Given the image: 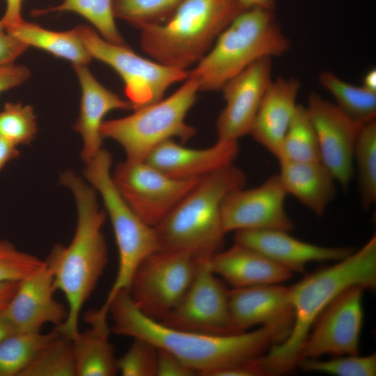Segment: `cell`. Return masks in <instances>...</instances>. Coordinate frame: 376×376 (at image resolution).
Wrapping results in <instances>:
<instances>
[{"label":"cell","mask_w":376,"mask_h":376,"mask_svg":"<svg viewBox=\"0 0 376 376\" xmlns=\"http://www.w3.org/2000/svg\"><path fill=\"white\" fill-rule=\"evenodd\" d=\"M108 313L114 334L146 340L178 357L203 376H211L229 366L258 357L283 341L277 331L267 326L228 335L173 329L144 315L127 290L115 295L109 303Z\"/></svg>","instance_id":"1"},{"label":"cell","mask_w":376,"mask_h":376,"mask_svg":"<svg viewBox=\"0 0 376 376\" xmlns=\"http://www.w3.org/2000/svg\"><path fill=\"white\" fill-rule=\"evenodd\" d=\"M60 182L74 196L77 210V226L70 243L68 246L54 245L45 261L56 290L64 295L68 304V317L55 329L72 339L79 331L81 309L108 263L102 231L107 213L98 205L95 189L74 171L62 173Z\"/></svg>","instance_id":"2"},{"label":"cell","mask_w":376,"mask_h":376,"mask_svg":"<svg viewBox=\"0 0 376 376\" xmlns=\"http://www.w3.org/2000/svg\"><path fill=\"white\" fill-rule=\"evenodd\" d=\"M354 285L364 290L376 287L375 235L357 251L290 286L295 315L291 331L256 359L266 375L285 373L298 366L301 346L317 318L340 293Z\"/></svg>","instance_id":"3"},{"label":"cell","mask_w":376,"mask_h":376,"mask_svg":"<svg viewBox=\"0 0 376 376\" xmlns=\"http://www.w3.org/2000/svg\"><path fill=\"white\" fill-rule=\"evenodd\" d=\"M246 177L231 164L199 180L154 228L158 250L187 253L198 260L219 251L226 233L221 207L230 191L245 187Z\"/></svg>","instance_id":"4"},{"label":"cell","mask_w":376,"mask_h":376,"mask_svg":"<svg viewBox=\"0 0 376 376\" xmlns=\"http://www.w3.org/2000/svg\"><path fill=\"white\" fill-rule=\"evenodd\" d=\"M245 9L239 0H184L164 22L139 29L141 48L159 63L189 70Z\"/></svg>","instance_id":"5"},{"label":"cell","mask_w":376,"mask_h":376,"mask_svg":"<svg viewBox=\"0 0 376 376\" xmlns=\"http://www.w3.org/2000/svg\"><path fill=\"white\" fill-rule=\"evenodd\" d=\"M290 48L274 10L246 8L223 31L189 76L198 80L200 91L221 90L256 61L283 56Z\"/></svg>","instance_id":"6"},{"label":"cell","mask_w":376,"mask_h":376,"mask_svg":"<svg viewBox=\"0 0 376 376\" xmlns=\"http://www.w3.org/2000/svg\"><path fill=\"white\" fill-rule=\"evenodd\" d=\"M199 91L198 80L189 76L170 96L135 109L127 116L104 120L102 137L119 143L126 159L131 161H144L155 147L173 137L187 142L196 133L185 118Z\"/></svg>","instance_id":"7"},{"label":"cell","mask_w":376,"mask_h":376,"mask_svg":"<svg viewBox=\"0 0 376 376\" xmlns=\"http://www.w3.org/2000/svg\"><path fill=\"white\" fill-rule=\"evenodd\" d=\"M111 155L102 148L85 163L84 175L98 192L112 225L118 251V268L114 282L101 308L105 311L115 295L128 290L133 274L141 262L158 250L155 228L132 210L117 190L111 177Z\"/></svg>","instance_id":"8"},{"label":"cell","mask_w":376,"mask_h":376,"mask_svg":"<svg viewBox=\"0 0 376 376\" xmlns=\"http://www.w3.org/2000/svg\"><path fill=\"white\" fill-rule=\"evenodd\" d=\"M75 28L92 58L106 63L119 75L133 110L161 100L171 86L189 77V70L141 57L127 45L107 41L91 26L81 24Z\"/></svg>","instance_id":"9"},{"label":"cell","mask_w":376,"mask_h":376,"mask_svg":"<svg viewBox=\"0 0 376 376\" xmlns=\"http://www.w3.org/2000/svg\"><path fill=\"white\" fill-rule=\"evenodd\" d=\"M199 260L185 252L151 253L132 278L127 291L132 301L144 315L161 321L185 297Z\"/></svg>","instance_id":"10"},{"label":"cell","mask_w":376,"mask_h":376,"mask_svg":"<svg viewBox=\"0 0 376 376\" xmlns=\"http://www.w3.org/2000/svg\"><path fill=\"white\" fill-rule=\"evenodd\" d=\"M113 182L138 217L155 228L196 186L199 180H178L146 161H125L111 173Z\"/></svg>","instance_id":"11"},{"label":"cell","mask_w":376,"mask_h":376,"mask_svg":"<svg viewBox=\"0 0 376 376\" xmlns=\"http://www.w3.org/2000/svg\"><path fill=\"white\" fill-rule=\"evenodd\" d=\"M209 259L199 260L185 297L160 322L173 329L206 334H238L230 313L229 290L210 269Z\"/></svg>","instance_id":"12"},{"label":"cell","mask_w":376,"mask_h":376,"mask_svg":"<svg viewBox=\"0 0 376 376\" xmlns=\"http://www.w3.org/2000/svg\"><path fill=\"white\" fill-rule=\"evenodd\" d=\"M363 290L360 286L350 287L323 310L301 346L299 362L304 359H315L324 354H359L363 317Z\"/></svg>","instance_id":"13"},{"label":"cell","mask_w":376,"mask_h":376,"mask_svg":"<svg viewBox=\"0 0 376 376\" xmlns=\"http://www.w3.org/2000/svg\"><path fill=\"white\" fill-rule=\"evenodd\" d=\"M287 196L279 174L270 176L256 187L230 191L221 207L224 232L259 229L291 231L294 223L285 208Z\"/></svg>","instance_id":"14"},{"label":"cell","mask_w":376,"mask_h":376,"mask_svg":"<svg viewBox=\"0 0 376 376\" xmlns=\"http://www.w3.org/2000/svg\"><path fill=\"white\" fill-rule=\"evenodd\" d=\"M305 107L316 133L321 162L347 190L354 173V150L363 125L315 92L309 94Z\"/></svg>","instance_id":"15"},{"label":"cell","mask_w":376,"mask_h":376,"mask_svg":"<svg viewBox=\"0 0 376 376\" xmlns=\"http://www.w3.org/2000/svg\"><path fill=\"white\" fill-rule=\"evenodd\" d=\"M272 58H261L229 79L221 88L226 102L216 129L217 140L238 141L249 134L270 84Z\"/></svg>","instance_id":"16"},{"label":"cell","mask_w":376,"mask_h":376,"mask_svg":"<svg viewBox=\"0 0 376 376\" xmlns=\"http://www.w3.org/2000/svg\"><path fill=\"white\" fill-rule=\"evenodd\" d=\"M228 304L237 333L262 324L277 331L284 340L291 331L295 315L290 286L271 284L233 288L228 292Z\"/></svg>","instance_id":"17"},{"label":"cell","mask_w":376,"mask_h":376,"mask_svg":"<svg viewBox=\"0 0 376 376\" xmlns=\"http://www.w3.org/2000/svg\"><path fill=\"white\" fill-rule=\"evenodd\" d=\"M56 290L52 274L45 265L19 281L1 312L17 332H38L47 324L58 327L65 321L68 308L54 298Z\"/></svg>","instance_id":"18"},{"label":"cell","mask_w":376,"mask_h":376,"mask_svg":"<svg viewBox=\"0 0 376 376\" xmlns=\"http://www.w3.org/2000/svg\"><path fill=\"white\" fill-rule=\"evenodd\" d=\"M238 153L237 141L217 140L209 148L195 149L169 139L155 147L144 161L171 178L193 180L233 164Z\"/></svg>","instance_id":"19"},{"label":"cell","mask_w":376,"mask_h":376,"mask_svg":"<svg viewBox=\"0 0 376 376\" xmlns=\"http://www.w3.org/2000/svg\"><path fill=\"white\" fill-rule=\"evenodd\" d=\"M289 232L276 229L242 230L235 232V243L252 248L291 272L302 273L311 262L340 260L353 249L318 246L297 240Z\"/></svg>","instance_id":"20"},{"label":"cell","mask_w":376,"mask_h":376,"mask_svg":"<svg viewBox=\"0 0 376 376\" xmlns=\"http://www.w3.org/2000/svg\"><path fill=\"white\" fill-rule=\"evenodd\" d=\"M81 86L79 115L73 125L83 140L81 157L86 163L102 148L100 128L104 116L117 109L133 110L132 104L102 85L87 65H72Z\"/></svg>","instance_id":"21"},{"label":"cell","mask_w":376,"mask_h":376,"mask_svg":"<svg viewBox=\"0 0 376 376\" xmlns=\"http://www.w3.org/2000/svg\"><path fill=\"white\" fill-rule=\"evenodd\" d=\"M301 83L282 77L272 79L261 101L249 134L276 157L298 104Z\"/></svg>","instance_id":"22"},{"label":"cell","mask_w":376,"mask_h":376,"mask_svg":"<svg viewBox=\"0 0 376 376\" xmlns=\"http://www.w3.org/2000/svg\"><path fill=\"white\" fill-rule=\"evenodd\" d=\"M212 272L233 288L279 284L292 277V272L259 251L237 243L217 251L208 260Z\"/></svg>","instance_id":"23"},{"label":"cell","mask_w":376,"mask_h":376,"mask_svg":"<svg viewBox=\"0 0 376 376\" xmlns=\"http://www.w3.org/2000/svg\"><path fill=\"white\" fill-rule=\"evenodd\" d=\"M281 182L292 195L316 216L324 215L336 194V180L321 162L281 161Z\"/></svg>","instance_id":"24"},{"label":"cell","mask_w":376,"mask_h":376,"mask_svg":"<svg viewBox=\"0 0 376 376\" xmlns=\"http://www.w3.org/2000/svg\"><path fill=\"white\" fill-rule=\"evenodd\" d=\"M89 328L72 338L76 376H113L118 373V359L109 341L107 318L92 310L85 315Z\"/></svg>","instance_id":"25"},{"label":"cell","mask_w":376,"mask_h":376,"mask_svg":"<svg viewBox=\"0 0 376 376\" xmlns=\"http://www.w3.org/2000/svg\"><path fill=\"white\" fill-rule=\"evenodd\" d=\"M6 30L28 47L45 50L70 61L72 65H87L92 59L75 28L65 31H54L23 19Z\"/></svg>","instance_id":"26"},{"label":"cell","mask_w":376,"mask_h":376,"mask_svg":"<svg viewBox=\"0 0 376 376\" xmlns=\"http://www.w3.org/2000/svg\"><path fill=\"white\" fill-rule=\"evenodd\" d=\"M318 81L333 96L337 107L350 119L361 125L375 120L376 93L350 84L329 70L322 71Z\"/></svg>","instance_id":"27"},{"label":"cell","mask_w":376,"mask_h":376,"mask_svg":"<svg viewBox=\"0 0 376 376\" xmlns=\"http://www.w3.org/2000/svg\"><path fill=\"white\" fill-rule=\"evenodd\" d=\"M276 158L279 162H321L316 133L305 106L298 104Z\"/></svg>","instance_id":"28"},{"label":"cell","mask_w":376,"mask_h":376,"mask_svg":"<svg viewBox=\"0 0 376 376\" xmlns=\"http://www.w3.org/2000/svg\"><path fill=\"white\" fill-rule=\"evenodd\" d=\"M59 332H18L0 342V376H19L37 352Z\"/></svg>","instance_id":"29"},{"label":"cell","mask_w":376,"mask_h":376,"mask_svg":"<svg viewBox=\"0 0 376 376\" xmlns=\"http://www.w3.org/2000/svg\"><path fill=\"white\" fill-rule=\"evenodd\" d=\"M361 206L369 209L376 201V120L362 125L354 150Z\"/></svg>","instance_id":"30"},{"label":"cell","mask_w":376,"mask_h":376,"mask_svg":"<svg viewBox=\"0 0 376 376\" xmlns=\"http://www.w3.org/2000/svg\"><path fill=\"white\" fill-rule=\"evenodd\" d=\"M19 376H76L72 339L59 333L37 352Z\"/></svg>","instance_id":"31"},{"label":"cell","mask_w":376,"mask_h":376,"mask_svg":"<svg viewBox=\"0 0 376 376\" xmlns=\"http://www.w3.org/2000/svg\"><path fill=\"white\" fill-rule=\"evenodd\" d=\"M71 11L86 19L108 42L127 45L119 33L113 13L112 0H63L58 6L35 10V15Z\"/></svg>","instance_id":"32"},{"label":"cell","mask_w":376,"mask_h":376,"mask_svg":"<svg viewBox=\"0 0 376 376\" xmlns=\"http://www.w3.org/2000/svg\"><path fill=\"white\" fill-rule=\"evenodd\" d=\"M184 0H112L115 18L138 29L148 24L163 23Z\"/></svg>","instance_id":"33"},{"label":"cell","mask_w":376,"mask_h":376,"mask_svg":"<svg viewBox=\"0 0 376 376\" xmlns=\"http://www.w3.org/2000/svg\"><path fill=\"white\" fill-rule=\"evenodd\" d=\"M37 132L36 115L31 106L5 104L0 111V137L17 146L30 143Z\"/></svg>","instance_id":"34"},{"label":"cell","mask_w":376,"mask_h":376,"mask_svg":"<svg viewBox=\"0 0 376 376\" xmlns=\"http://www.w3.org/2000/svg\"><path fill=\"white\" fill-rule=\"evenodd\" d=\"M305 371L319 372L338 376H375L376 354L365 357L345 355L330 360L304 359L298 364Z\"/></svg>","instance_id":"35"},{"label":"cell","mask_w":376,"mask_h":376,"mask_svg":"<svg viewBox=\"0 0 376 376\" xmlns=\"http://www.w3.org/2000/svg\"><path fill=\"white\" fill-rule=\"evenodd\" d=\"M45 265V260L0 240V282L20 281Z\"/></svg>","instance_id":"36"},{"label":"cell","mask_w":376,"mask_h":376,"mask_svg":"<svg viewBox=\"0 0 376 376\" xmlns=\"http://www.w3.org/2000/svg\"><path fill=\"white\" fill-rule=\"evenodd\" d=\"M133 340L127 352L117 360L118 373L123 376H156L157 348L146 340Z\"/></svg>","instance_id":"37"},{"label":"cell","mask_w":376,"mask_h":376,"mask_svg":"<svg viewBox=\"0 0 376 376\" xmlns=\"http://www.w3.org/2000/svg\"><path fill=\"white\" fill-rule=\"evenodd\" d=\"M198 373L172 353L157 348L156 376H194Z\"/></svg>","instance_id":"38"},{"label":"cell","mask_w":376,"mask_h":376,"mask_svg":"<svg viewBox=\"0 0 376 376\" xmlns=\"http://www.w3.org/2000/svg\"><path fill=\"white\" fill-rule=\"evenodd\" d=\"M28 46L11 36L0 24V68L13 63Z\"/></svg>","instance_id":"39"},{"label":"cell","mask_w":376,"mask_h":376,"mask_svg":"<svg viewBox=\"0 0 376 376\" xmlns=\"http://www.w3.org/2000/svg\"><path fill=\"white\" fill-rule=\"evenodd\" d=\"M30 75V70L22 65L10 63L0 68V93L22 84Z\"/></svg>","instance_id":"40"},{"label":"cell","mask_w":376,"mask_h":376,"mask_svg":"<svg viewBox=\"0 0 376 376\" xmlns=\"http://www.w3.org/2000/svg\"><path fill=\"white\" fill-rule=\"evenodd\" d=\"M257 358V357H256ZM265 372L256 358L235 363L213 373L211 376H263Z\"/></svg>","instance_id":"41"},{"label":"cell","mask_w":376,"mask_h":376,"mask_svg":"<svg viewBox=\"0 0 376 376\" xmlns=\"http://www.w3.org/2000/svg\"><path fill=\"white\" fill-rule=\"evenodd\" d=\"M6 9L0 19V24L6 29L23 20L22 17V0H6Z\"/></svg>","instance_id":"42"},{"label":"cell","mask_w":376,"mask_h":376,"mask_svg":"<svg viewBox=\"0 0 376 376\" xmlns=\"http://www.w3.org/2000/svg\"><path fill=\"white\" fill-rule=\"evenodd\" d=\"M19 155V151L16 146L0 137V171L8 162Z\"/></svg>","instance_id":"43"},{"label":"cell","mask_w":376,"mask_h":376,"mask_svg":"<svg viewBox=\"0 0 376 376\" xmlns=\"http://www.w3.org/2000/svg\"><path fill=\"white\" fill-rule=\"evenodd\" d=\"M19 281L0 282V311H3L13 297Z\"/></svg>","instance_id":"44"},{"label":"cell","mask_w":376,"mask_h":376,"mask_svg":"<svg viewBox=\"0 0 376 376\" xmlns=\"http://www.w3.org/2000/svg\"><path fill=\"white\" fill-rule=\"evenodd\" d=\"M18 333L10 321L0 311V342L8 336Z\"/></svg>","instance_id":"45"},{"label":"cell","mask_w":376,"mask_h":376,"mask_svg":"<svg viewBox=\"0 0 376 376\" xmlns=\"http://www.w3.org/2000/svg\"><path fill=\"white\" fill-rule=\"evenodd\" d=\"M245 8L260 7L274 10L278 0H239Z\"/></svg>","instance_id":"46"},{"label":"cell","mask_w":376,"mask_h":376,"mask_svg":"<svg viewBox=\"0 0 376 376\" xmlns=\"http://www.w3.org/2000/svg\"><path fill=\"white\" fill-rule=\"evenodd\" d=\"M361 86L366 89L376 93V70L372 68L368 70L362 79Z\"/></svg>","instance_id":"47"}]
</instances>
